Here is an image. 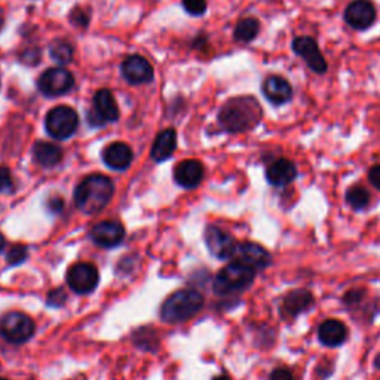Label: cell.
I'll return each mask as SVG.
<instances>
[{"label": "cell", "instance_id": "cell-17", "mask_svg": "<svg viewBox=\"0 0 380 380\" xmlns=\"http://www.w3.org/2000/svg\"><path fill=\"white\" fill-rule=\"evenodd\" d=\"M313 303H315V297L313 294L305 288H299V290H291L284 297L281 310L284 313V317H290L296 318L300 313H303L309 310Z\"/></svg>", "mask_w": 380, "mask_h": 380}, {"label": "cell", "instance_id": "cell-24", "mask_svg": "<svg viewBox=\"0 0 380 380\" xmlns=\"http://www.w3.org/2000/svg\"><path fill=\"white\" fill-rule=\"evenodd\" d=\"M260 33V22L257 18L253 17H247L238 21V24L235 25L233 30V37L237 42L241 44H250Z\"/></svg>", "mask_w": 380, "mask_h": 380}, {"label": "cell", "instance_id": "cell-2", "mask_svg": "<svg viewBox=\"0 0 380 380\" xmlns=\"http://www.w3.org/2000/svg\"><path fill=\"white\" fill-rule=\"evenodd\" d=\"M114 193L113 181L101 174L86 177L74 190V202L81 211L97 214L107 207Z\"/></svg>", "mask_w": 380, "mask_h": 380}, {"label": "cell", "instance_id": "cell-33", "mask_svg": "<svg viewBox=\"0 0 380 380\" xmlns=\"http://www.w3.org/2000/svg\"><path fill=\"white\" fill-rule=\"evenodd\" d=\"M270 380H294L291 372L285 367H278L270 373Z\"/></svg>", "mask_w": 380, "mask_h": 380}, {"label": "cell", "instance_id": "cell-5", "mask_svg": "<svg viewBox=\"0 0 380 380\" xmlns=\"http://www.w3.org/2000/svg\"><path fill=\"white\" fill-rule=\"evenodd\" d=\"M79 116L69 106H57L51 109L45 117V128L55 140H67L77 131Z\"/></svg>", "mask_w": 380, "mask_h": 380}, {"label": "cell", "instance_id": "cell-14", "mask_svg": "<svg viewBox=\"0 0 380 380\" xmlns=\"http://www.w3.org/2000/svg\"><path fill=\"white\" fill-rule=\"evenodd\" d=\"M125 238L122 223L116 220H106L97 223L91 230V240L103 248H113L119 245Z\"/></svg>", "mask_w": 380, "mask_h": 380}, {"label": "cell", "instance_id": "cell-10", "mask_svg": "<svg viewBox=\"0 0 380 380\" xmlns=\"http://www.w3.org/2000/svg\"><path fill=\"white\" fill-rule=\"evenodd\" d=\"M345 22L353 30H367L376 22L377 11L372 0H352L343 14Z\"/></svg>", "mask_w": 380, "mask_h": 380}, {"label": "cell", "instance_id": "cell-22", "mask_svg": "<svg viewBox=\"0 0 380 380\" xmlns=\"http://www.w3.org/2000/svg\"><path fill=\"white\" fill-rule=\"evenodd\" d=\"M177 148V133L173 128L164 129L155 138L152 146V159L155 162H164L169 159Z\"/></svg>", "mask_w": 380, "mask_h": 380}, {"label": "cell", "instance_id": "cell-35", "mask_svg": "<svg viewBox=\"0 0 380 380\" xmlns=\"http://www.w3.org/2000/svg\"><path fill=\"white\" fill-rule=\"evenodd\" d=\"M49 208L52 209V211H61V208H63V201H61L60 198L52 199L51 204H49Z\"/></svg>", "mask_w": 380, "mask_h": 380}, {"label": "cell", "instance_id": "cell-31", "mask_svg": "<svg viewBox=\"0 0 380 380\" xmlns=\"http://www.w3.org/2000/svg\"><path fill=\"white\" fill-rule=\"evenodd\" d=\"M365 291L364 290H349L345 296H343V303L348 306H353L358 305L360 301L364 299Z\"/></svg>", "mask_w": 380, "mask_h": 380}, {"label": "cell", "instance_id": "cell-29", "mask_svg": "<svg viewBox=\"0 0 380 380\" xmlns=\"http://www.w3.org/2000/svg\"><path fill=\"white\" fill-rule=\"evenodd\" d=\"M25 258H27V247H24V245L12 247L8 253L9 265H20Z\"/></svg>", "mask_w": 380, "mask_h": 380}, {"label": "cell", "instance_id": "cell-8", "mask_svg": "<svg viewBox=\"0 0 380 380\" xmlns=\"http://www.w3.org/2000/svg\"><path fill=\"white\" fill-rule=\"evenodd\" d=\"M0 334L11 343H24L34 334V322L21 312H11L0 320Z\"/></svg>", "mask_w": 380, "mask_h": 380}, {"label": "cell", "instance_id": "cell-21", "mask_svg": "<svg viewBox=\"0 0 380 380\" xmlns=\"http://www.w3.org/2000/svg\"><path fill=\"white\" fill-rule=\"evenodd\" d=\"M318 339L324 346H340L348 339V327L339 320H327L320 325Z\"/></svg>", "mask_w": 380, "mask_h": 380}, {"label": "cell", "instance_id": "cell-38", "mask_svg": "<svg viewBox=\"0 0 380 380\" xmlns=\"http://www.w3.org/2000/svg\"><path fill=\"white\" fill-rule=\"evenodd\" d=\"M374 365H376V369H377V370H380V355H377V357H376V360H374Z\"/></svg>", "mask_w": 380, "mask_h": 380}, {"label": "cell", "instance_id": "cell-28", "mask_svg": "<svg viewBox=\"0 0 380 380\" xmlns=\"http://www.w3.org/2000/svg\"><path fill=\"white\" fill-rule=\"evenodd\" d=\"M181 5L188 14L195 17L204 15L207 11V0H181Z\"/></svg>", "mask_w": 380, "mask_h": 380}, {"label": "cell", "instance_id": "cell-23", "mask_svg": "<svg viewBox=\"0 0 380 380\" xmlns=\"http://www.w3.org/2000/svg\"><path fill=\"white\" fill-rule=\"evenodd\" d=\"M33 156L39 165L45 168L55 166L63 159V149L54 143L37 141L33 146Z\"/></svg>", "mask_w": 380, "mask_h": 380}, {"label": "cell", "instance_id": "cell-37", "mask_svg": "<svg viewBox=\"0 0 380 380\" xmlns=\"http://www.w3.org/2000/svg\"><path fill=\"white\" fill-rule=\"evenodd\" d=\"M213 380H230V377L226 376V374H221V376H217V377L213 379Z\"/></svg>", "mask_w": 380, "mask_h": 380}, {"label": "cell", "instance_id": "cell-16", "mask_svg": "<svg viewBox=\"0 0 380 380\" xmlns=\"http://www.w3.org/2000/svg\"><path fill=\"white\" fill-rule=\"evenodd\" d=\"M233 257L235 260H238L241 261V263L253 268L254 270L266 269L272 261V257L268 253V250H265L263 247L254 242L238 244Z\"/></svg>", "mask_w": 380, "mask_h": 380}, {"label": "cell", "instance_id": "cell-7", "mask_svg": "<svg viewBox=\"0 0 380 380\" xmlns=\"http://www.w3.org/2000/svg\"><path fill=\"white\" fill-rule=\"evenodd\" d=\"M119 106L110 89H100L94 96V107L86 114L91 126H103L119 119Z\"/></svg>", "mask_w": 380, "mask_h": 380}, {"label": "cell", "instance_id": "cell-6", "mask_svg": "<svg viewBox=\"0 0 380 380\" xmlns=\"http://www.w3.org/2000/svg\"><path fill=\"white\" fill-rule=\"evenodd\" d=\"M74 86V76L64 67H52L44 72L37 79V88L46 97L65 96Z\"/></svg>", "mask_w": 380, "mask_h": 380}, {"label": "cell", "instance_id": "cell-13", "mask_svg": "<svg viewBox=\"0 0 380 380\" xmlns=\"http://www.w3.org/2000/svg\"><path fill=\"white\" fill-rule=\"evenodd\" d=\"M121 72H122V76L125 77V81L131 85L149 84L153 81V76H155L153 67L149 63V60L137 54L129 55L124 60L121 65Z\"/></svg>", "mask_w": 380, "mask_h": 380}, {"label": "cell", "instance_id": "cell-25", "mask_svg": "<svg viewBox=\"0 0 380 380\" xmlns=\"http://www.w3.org/2000/svg\"><path fill=\"white\" fill-rule=\"evenodd\" d=\"M345 199L353 209H362L370 204V193L362 186H352L346 190Z\"/></svg>", "mask_w": 380, "mask_h": 380}, {"label": "cell", "instance_id": "cell-1", "mask_svg": "<svg viewBox=\"0 0 380 380\" xmlns=\"http://www.w3.org/2000/svg\"><path fill=\"white\" fill-rule=\"evenodd\" d=\"M263 117V109L253 96L229 98L218 112L220 126L232 134L254 129Z\"/></svg>", "mask_w": 380, "mask_h": 380}, {"label": "cell", "instance_id": "cell-18", "mask_svg": "<svg viewBox=\"0 0 380 380\" xmlns=\"http://www.w3.org/2000/svg\"><path fill=\"white\" fill-rule=\"evenodd\" d=\"M134 159L133 149L126 143L116 141L109 144L103 152V161L109 168L116 169V171H125Z\"/></svg>", "mask_w": 380, "mask_h": 380}, {"label": "cell", "instance_id": "cell-9", "mask_svg": "<svg viewBox=\"0 0 380 380\" xmlns=\"http://www.w3.org/2000/svg\"><path fill=\"white\" fill-rule=\"evenodd\" d=\"M291 48L294 54L301 57L308 64V67L318 74H324L329 70V64H327L322 52L318 46V42L310 36H297L293 39Z\"/></svg>", "mask_w": 380, "mask_h": 380}, {"label": "cell", "instance_id": "cell-36", "mask_svg": "<svg viewBox=\"0 0 380 380\" xmlns=\"http://www.w3.org/2000/svg\"><path fill=\"white\" fill-rule=\"evenodd\" d=\"M5 245H6V241H5V238H4V235H2V233H0V253H2V251H4V248H5Z\"/></svg>", "mask_w": 380, "mask_h": 380}, {"label": "cell", "instance_id": "cell-11", "mask_svg": "<svg viewBox=\"0 0 380 380\" xmlns=\"http://www.w3.org/2000/svg\"><path fill=\"white\" fill-rule=\"evenodd\" d=\"M98 270L91 263H76L67 272V284L77 294H88L98 285Z\"/></svg>", "mask_w": 380, "mask_h": 380}, {"label": "cell", "instance_id": "cell-30", "mask_svg": "<svg viewBox=\"0 0 380 380\" xmlns=\"http://www.w3.org/2000/svg\"><path fill=\"white\" fill-rule=\"evenodd\" d=\"M12 189H14V181H12L9 168L0 166V193H11Z\"/></svg>", "mask_w": 380, "mask_h": 380}, {"label": "cell", "instance_id": "cell-39", "mask_svg": "<svg viewBox=\"0 0 380 380\" xmlns=\"http://www.w3.org/2000/svg\"><path fill=\"white\" fill-rule=\"evenodd\" d=\"M4 25H5V20H4V15H0V32H2V29H4Z\"/></svg>", "mask_w": 380, "mask_h": 380}, {"label": "cell", "instance_id": "cell-34", "mask_svg": "<svg viewBox=\"0 0 380 380\" xmlns=\"http://www.w3.org/2000/svg\"><path fill=\"white\" fill-rule=\"evenodd\" d=\"M369 180L372 185L380 190V165H374L369 171Z\"/></svg>", "mask_w": 380, "mask_h": 380}, {"label": "cell", "instance_id": "cell-32", "mask_svg": "<svg viewBox=\"0 0 380 380\" xmlns=\"http://www.w3.org/2000/svg\"><path fill=\"white\" fill-rule=\"evenodd\" d=\"M65 300H67V296L58 288V290H52L48 296V305L49 306H61L63 303H65Z\"/></svg>", "mask_w": 380, "mask_h": 380}, {"label": "cell", "instance_id": "cell-20", "mask_svg": "<svg viewBox=\"0 0 380 380\" xmlns=\"http://www.w3.org/2000/svg\"><path fill=\"white\" fill-rule=\"evenodd\" d=\"M297 177V168L290 159H277L273 161L266 169V178L272 186L284 188L290 185Z\"/></svg>", "mask_w": 380, "mask_h": 380}, {"label": "cell", "instance_id": "cell-26", "mask_svg": "<svg viewBox=\"0 0 380 380\" xmlns=\"http://www.w3.org/2000/svg\"><path fill=\"white\" fill-rule=\"evenodd\" d=\"M49 55L55 63H58L61 65H65V64L72 63L73 55H74V51H73V46L69 42L58 41V42L51 45Z\"/></svg>", "mask_w": 380, "mask_h": 380}, {"label": "cell", "instance_id": "cell-19", "mask_svg": "<svg viewBox=\"0 0 380 380\" xmlns=\"http://www.w3.org/2000/svg\"><path fill=\"white\" fill-rule=\"evenodd\" d=\"M204 178V165L196 159H188L180 162L174 169V180L178 186L185 189H193Z\"/></svg>", "mask_w": 380, "mask_h": 380}, {"label": "cell", "instance_id": "cell-3", "mask_svg": "<svg viewBox=\"0 0 380 380\" xmlns=\"http://www.w3.org/2000/svg\"><path fill=\"white\" fill-rule=\"evenodd\" d=\"M204 308V297L195 290H180L169 296L161 309V318L168 324L192 320Z\"/></svg>", "mask_w": 380, "mask_h": 380}, {"label": "cell", "instance_id": "cell-4", "mask_svg": "<svg viewBox=\"0 0 380 380\" xmlns=\"http://www.w3.org/2000/svg\"><path fill=\"white\" fill-rule=\"evenodd\" d=\"M256 277V270L241 261L235 260L226 268H223L214 280V291L226 296L232 293H241L250 288Z\"/></svg>", "mask_w": 380, "mask_h": 380}, {"label": "cell", "instance_id": "cell-15", "mask_svg": "<svg viewBox=\"0 0 380 380\" xmlns=\"http://www.w3.org/2000/svg\"><path fill=\"white\" fill-rule=\"evenodd\" d=\"M261 93H263L265 98L273 104V106H282L293 98V86L288 82L285 77L272 74L268 76L266 79L261 84Z\"/></svg>", "mask_w": 380, "mask_h": 380}, {"label": "cell", "instance_id": "cell-12", "mask_svg": "<svg viewBox=\"0 0 380 380\" xmlns=\"http://www.w3.org/2000/svg\"><path fill=\"white\" fill-rule=\"evenodd\" d=\"M205 244L207 248L209 250L214 257L225 260V258H230L235 254V250H237V241L229 235L228 232L221 230L217 226H208L205 229Z\"/></svg>", "mask_w": 380, "mask_h": 380}, {"label": "cell", "instance_id": "cell-27", "mask_svg": "<svg viewBox=\"0 0 380 380\" xmlns=\"http://www.w3.org/2000/svg\"><path fill=\"white\" fill-rule=\"evenodd\" d=\"M70 22L74 25V27H88V24L91 21V12L88 9H84L81 6H76L72 9L70 15H69Z\"/></svg>", "mask_w": 380, "mask_h": 380}]
</instances>
